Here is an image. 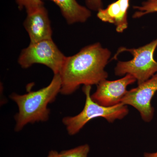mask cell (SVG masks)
Wrapping results in <instances>:
<instances>
[{
    "label": "cell",
    "instance_id": "1",
    "mask_svg": "<svg viewBox=\"0 0 157 157\" xmlns=\"http://www.w3.org/2000/svg\"><path fill=\"white\" fill-rule=\"evenodd\" d=\"M111 52L99 42L85 46L72 56L67 57L59 73L60 93L70 95L82 85H98L108 78L106 67Z\"/></svg>",
    "mask_w": 157,
    "mask_h": 157
},
{
    "label": "cell",
    "instance_id": "2",
    "mask_svg": "<svg viewBox=\"0 0 157 157\" xmlns=\"http://www.w3.org/2000/svg\"><path fill=\"white\" fill-rule=\"evenodd\" d=\"M61 89L59 74H55L48 86L23 95L12 94L10 98L17 104L18 112L15 116V130L21 131L29 123L46 121L49 117L48 104L53 102Z\"/></svg>",
    "mask_w": 157,
    "mask_h": 157
},
{
    "label": "cell",
    "instance_id": "3",
    "mask_svg": "<svg viewBox=\"0 0 157 157\" xmlns=\"http://www.w3.org/2000/svg\"><path fill=\"white\" fill-rule=\"evenodd\" d=\"M157 47V38L148 44L138 48H119L113 59L124 52L132 54L133 58L128 61H119L117 64L114 73L116 76H124L130 74L134 76L140 85L148 80L157 73V62L154 54Z\"/></svg>",
    "mask_w": 157,
    "mask_h": 157
},
{
    "label": "cell",
    "instance_id": "4",
    "mask_svg": "<svg viewBox=\"0 0 157 157\" xmlns=\"http://www.w3.org/2000/svg\"><path fill=\"white\" fill-rule=\"evenodd\" d=\"M91 86H84L82 88L86 96L83 110L78 115L67 117L63 119L69 135H76L86 124L95 118L103 117L108 122L113 123L117 120L123 119L128 114V106L122 103L113 107H106L96 103L91 97Z\"/></svg>",
    "mask_w": 157,
    "mask_h": 157
},
{
    "label": "cell",
    "instance_id": "5",
    "mask_svg": "<svg viewBox=\"0 0 157 157\" xmlns=\"http://www.w3.org/2000/svg\"><path fill=\"white\" fill-rule=\"evenodd\" d=\"M66 57L52 39H50L30 43L21 51L18 63L24 69L35 64L45 65L52 70L55 75L59 74Z\"/></svg>",
    "mask_w": 157,
    "mask_h": 157
},
{
    "label": "cell",
    "instance_id": "6",
    "mask_svg": "<svg viewBox=\"0 0 157 157\" xmlns=\"http://www.w3.org/2000/svg\"><path fill=\"white\" fill-rule=\"evenodd\" d=\"M157 91V73L137 87L128 91L121 103L134 107L144 122H150L154 115L151 100Z\"/></svg>",
    "mask_w": 157,
    "mask_h": 157
},
{
    "label": "cell",
    "instance_id": "7",
    "mask_svg": "<svg viewBox=\"0 0 157 157\" xmlns=\"http://www.w3.org/2000/svg\"><path fill=\"white\" fill-rule=\"evenodd\" d=\"M136 81V78L130 74L113 81L104 79L97 85V90L91 95V97L93 101L100 105L113 107L121 103L128 92L127 87Z\"/></svg>",
    "mask_w": 157,
    "mask_h": 157
},
{
    "label": "cell",
    "instance_id": "8",
    "mask_svg": "<svg viewBox=\"0 0 157 157\" xmlns=\"http://www.w3.org/2000/svg\"><path fill=\"white\" fill-rule=\"evenodd\" d=\"M23 25L28 33L30 43L52 39L50 21L45 6L27 14Z\"/></svg>",
    "mask_w": 157,
    "mask_h": 157
},
{
    "label": "cell",
    "instance_id": "9",
    "mask_svg": "<svg viewBox=\"0 0 157 157\" xmlns=\"http://www.w3.org/2000/svg\"><path fill=\"white\" fill-rule=\"evenodd\" d=\"M130 0H117L109 4L105 9L98 11L97 17L104 22L114 25L116 30L122 33L128 27V11Z\"/></svg>",
    "mask_w": 157,
    "mask_h": 157
},
{
    "label": "cell",
    "instance_id": "10",
    "mask_svg": "<svg viewBox=\"0 0 157 157\" xmlns=\"http://www.w3.org/2000/svg\"><path fill=\"white\" fill-rule=\"evenodd\" d=\"M44 1V0H42ZM59 7L69 25L86 22L91 16L89 9L78 4L76 0H49Z\"/></svg>",
    "mask_w": 157,
    "mask_h": 157
},
{
    "label": "cell",
    "instance_id": "11",
    "mask_svg": "<svg viewBox=\"0 0 157 157\" xmlns=\"http://www.w3.org/2000/svg\"><path fill=\"white\" fill-rule=\"evenodd\" d=\"M136 11L133 15L134 18H140L147 14L157 12V0H146L139 6H134Z\"/></svg>",
    "mask_w": 157,
    "mask_h": 157
},
{
    "label": "cell",
    "instance_id": "12",
    "mask_svg": "<svg viewBox=\"0 0 157 157\" xmlns=\"http://www.w3.org/2000/svg\"><path fill=\"white\" fill-rule=\"evenodd\" d=\"M90 150L89 145L85 144L69 150L63 151L59 153V157H87Z\"/></svg>",
    "mask_w": 157,
    "mask_h": 157
},
{
    "label": "cell",
    "instance_id": "13",
    "mask_svg": "<svg viewBox=\"0 0 157 157\" xmlns=\"http://www.w3.org/2000/svg\"><path fill=\"white\" fill-rule=\"evenodd\" d=\"M20 10L25 9L27 14L44 6L42 0H15Z\"/></svg>",
    "mask_w": 157,
    "mask_h": 157
},
{
    "label": "cell",
    "instance_id": "14",
    "mask_svg": "<svg viewBox=\"0 0 157 157\" xmlns=\"http://www.w3.org/2000/svg\"><path fill=\"white\" fill-rule=\"evenodd\" d=\"M86 4L90 10L98 11L102 9V0H85Z\"/></svg>",
    "mask_w": 157,
    "mask_h": 157
},
{
    "label": "cell",
    "instance_id": "15",
    "mask_svg": "<svg viewBox=\"0 0 157 157\" xmlns=\"http://www.w3.org/2000/svg\"><path fill=\"white\" fill-rule=\"evenodd\" d=\"M59 153L56 151H51L47 157H59Z\"/></svg>",
    "mask_w": 157,
    "mask_h": 157
},
{
    "label": "cell",
    "instance_id": "16",
    "mask_svg": "<svg viewBox=\"0 0 157 157\" xmlns=\"http://www.w3.org/2000/svg\"><path fill=\"white\" fill-rule=\"evenodd\" d=\"M144 157H157V151L155 153H144Z\"/></svg>",
    "mask_w": 157,
    "mask_h": 157
}]
</instances>
